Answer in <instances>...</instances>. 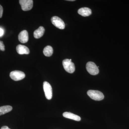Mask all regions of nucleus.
<instances>
[{
	"instance_id": "nucleus-16",
	"label": "nucleus",
	"mask_w": 129,
	"mask_h": 129,
	"mask_svg": "<svg viewBox=\"0 0 129 129\" xmlns=\"http://www.w3.org/2000/svg\"><path fill=\"white\" fill-rule=\"evenodd\" d=\"M3 13V7L0 5V18L2 17Z\"/></svg>"
},
{
	"instance_id": "nucleus-2",
	"label": "nucleus",
	"mask_w": 129,
	"mask_h": 129,
	"mask_svg": "<svg viewBox=\"0 0 129 129\" xmlns=\"http://www.w3.org/2000/svg\"><path fill=\"white\" fill-rule=\"evenodd\" d=\"M62 64L65 71L68 73H73L75 71V66L72 62V59H64L63 61Z\"/></svg>"
},
{
	"instance_id": "nucleus-7",
	"label": "nucleus",
	"mask_w": 129,
	"mask_h": 129,
	"mask_svg": "<svg viewBox=\"0 0 129 129\" xmlns=\"http://www.w3.org/2000/svg\"><path fill=\"white\" fill-rule=\"evenodd\" d=\"M19 3L23 11H29L33 7V1L32 0H20Z\"/></svg>"
},
{
	"instance_id": "nucleus-1",
	"label": "nucleus",
	"mask_w": 129,
	"mask_h": 129,
	"mask_svg": "<svg viewBox=\"0 0 129 129\" xmlns=\"http://www.w3.org/2000/svg\"><path fill=\"white\" fill-rule=\"evenodd\" d=\"M87 94L91 99L95 101H101L104 98L103 93L98 90H89L87 91Z\"/></svg>"
},
{
	"instance_id": "nucleus-12",
	"label": "nucleus",
	"mask_w": 129,
	"mask_h": 129,
	"mask_svg": "<svg viewBox=\"0 0 129 129\" xmlns=\"http://www.w3.org/2000/svg\"><path fill=\"white\" fill-rule=\"evenodd\" d=\"M45 31V29L44 27H40L38 29L35 30L34 32V37L36 39H39L43 36Z\"/></svg>"
},
{
	"instance_id": "nucleus-3",
	"label": "nucleus",
	"mask_w": 129,
	"mask_h": 129,
	"mask_svg": "<svg viewBox=\"0 0 129 129\" xmlns=\"http://www.w3.org/2000/svg\"><path fill=\"white\" fill-rule=\"evenodd\" d=\"M86 69L88 73L93 75L99 73V70L96 64L92 62H88L86 64Z\"/></svg>"
},
{
	"instance_id": "nucleus-13",
	"label": "nucleus",
	"mask_w": 129,
	"mask_h": 129,
	"mask_svg": "<svg viewBox=\"0 0 129 129\" xmlns=\"http://www.w3.org/2000/svg\"><path fill=\"white\" fill-rule=\"evenodd\" d=\"M12 109V107L10 106H3L0 107V115L11 112Z\"/></svg>"
},
{
	"instance_id": "nucleus-8",
	"label": "nucleus",
	"mask_w": 129,
	"mask_h": 129,
	"mask_svg": "<svg viewBox=\"0 0 129 129\" xmlns=\"http://www.w3.org/2000/svg\"><path fill=\"white\" fill-rule=\"evenodd\" d=\"M19 41L22 43H25L28 41V34L26 30L21 31L18 36Z\"/></svg>"
},
{
	"instance_id": "nucleus-6",
	"label": "nucleus",
	"mask_w": 129,
	"mask_h": 129,
	"mask_svg": "<svg viewBox=\"0 0 129 129\" xmlns=\"http://www.w3.org/2000/svg\"><path fill=\"white\" fill-rule=\"evenodd\" d=\"M10 77L13 80L18 81L24 78L25 77V74L23 72L15 70L10 73Z\"/></svg>"
},
{
	"instance_id": "nucleus-19",
	"label": "nucleus",
	"mask_w": 129,
	"mask_h": 129,
	"mask_svg": "<svg viewBox=\"0 0 129 129\" xmlns=\"http://www.w3.org/2000/svg\"><path fill=\"white\" fill-rule=\"evenodd\" d=\"M69 1H74V0H68Z\"/></svg>"
},
{
	"instance_id": "nucleus-14",
	"label": "nucleus",
	"mask_w": 129,
	"mask_h": 129,
	"mask_svg": "<svg viewBox=\"0 0 129 129\" xmlns=\"http://www.w3.org/2000/svg\"><path fill=\"white\" fill-rule=\"evenodd\" d=\"M53 53L52 47L50 46H47L45 47L43 51V53L45 56L47 57L51 56Z\"/></svg>"
},
{
	"instance_id": "nucleus-11",
	"label": "nucleus",
	"mask_w": 129,
	"mask_h": 129,
	"mask_svg": "<svg viewBox=\"0 0 129 129\" xmlns=\"http://www.w3.org/2000/svg\"><path fill=\"white\" fill-rule=\"evenodd\" d=\"M91 10L87 7L81 8L79 9L78 13L83 17H87L91 14Z\"/></svg>"
},
{
	"instance_id": "nucleus-9",
	"label": "nucleus",
	"mask_w": 129,
	"mask_h": 129,
	"mask_svg": "<svg viewBox=\"0 0 129 129\" xmlns=\"http://www.w3.org/2000/svg\"><path fill=\"white\" fill-rule=\"evenodd\" d=\"M16 50L18 54L20 55L29 54V48L25 46L19 45L16 47Z\"/></svg>"
},
{
	"instance_id": "nucleus-10",
	"label": "nucleus",
	"mask_w": 129,
	"mask_h": 129,
	"mask_svg": "<svg viewBox=\"0 0 129 129\" xmlns=\"http://www.w3.org/2000/svg\"><path fill=\"white\" fill-rule=\"evenodd\" d=\"M63 116L64 117L73 119V120H76V121H79L81 120V118L78 115L74 114L69 112H65L63 114Z\"/></svg>"
},
{
	"instance_id": "nucleus-5",
	"label": "nucleus",
	"mask_w": 129,
	"mask_h": 129,
	"mask_svg": "<svg viewBox=\"0 0 129 129\" xmlns=\"http://www.w3.org/2000/svg\"><path fill=\"white\" fill-rule=\"evenodd\" d=\"M43 88L46 97L48 100H50L52 96V88L51 85L47 81L43 83Z\"/></svg>"
},
{
	"instance_id": "nucleus-17",
	"label": "nucleus",
	"mask_w": 129,
	"mask_h": 129,
	"mask_svg": "<svg viewBox=\"0 0 129 129\" xmlns=\"http://www.w3.org/2000/svg\"><path fill=\"white\" fill-rule=\"evenodd\" d=\"M4 34V31L2 29L0 28V36H2Z\"/></svg>"
},
{
	"instance_id": "nucleus-15",
	"label": "nucleus",
	"mask_w": 129,
	"mask_h": 129,
	"mask_svg": "<svg viewBox=\"0 0 129 129\" xmlns=\"http://www.w3.org/2000/svg\"><path fill=\"white\" fill-rule=\"evenodd\" d=\"M0 50L2 51H5V46L3 42L0 41Z\"/></svg>"
},
{
	"instance_id": "nucleus-18",
	"label": "nucleus",
	"mask_w": 129,
	"mask_h": 129,
	"mask_svg": "<svg viewBox=\"0 0 129 129\" xmlns=\"http://www.w3.org/2000/svg\"><path fill=\"white\" fill-rule=\"evenodd\" d=\"M1 129H11L9 128V127L7 126H3L1 127Z\"/></svg>"
},
{
	"instance_id": "nucleus-4",
	"label": "nucleus",
	"mask_w": 129,
	"mask_h": 129,
	"mask_svg": "<svg viewBox=\"0 0 129 129\" xmlns=\"http://www.w3.org/2000/svg\"><path fill=\"white\" fill-rule=\"evenodd\" d=\"M52 23L56 27L60 29H64L65 28V24L61 19L57 16H53L51 19Z\"/></svg>"
}]
</instances>
